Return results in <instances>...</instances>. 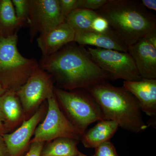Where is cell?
I'll return each mask as SVG.
<instances>
[{
	"label": "cell",
	"instance_id": "6da1fadb",
	"mask_svg": "<svg viewBox=\"0 0 156 156\" xmlns=\"http://www.w3.org/2000/svg\"><path fill=\"white\" fill-rule=\"evenodd\" d=\"M52 76L56 86L66 91L87 89L107 82L110 76L92 59L86 48L73 42L39 63Z\"/></svg>",
	"mask_w": 156,
	"mask_h": 156
},
{
	"label": "cell",
	"instance_id": "7a4b0ae2",
	"mask_svg": "<svg viewBox=\"0 0 156 156\" xmlns=\"http://www.w3.org/2000/svg\"><path fill=\"white\" fill-rule=\"evenodd\" d=\"M96 11L111 30L128 47L156 29L155 15L138 0H108Z\"/></svg>",
	"mask_w": 156,
	"mask_h": 156
},
{
	"label": "cell",
	"instance_id": "3957f363",
	"mask_svg": "<svg viewBox=\"0 0 156 156\" xmlns=\"http://www.w3.org/2000/svg\"><path fill=\"white\" fill-rule=\"evenodd\" d=\"M100 107L104 119L116 122L126 131L137 133L147 129L139 102L124 87L107 82L87 89Z\"/></svg>",
	"mask_w": 156,
	"mask_h": 156
},
{
	"label": "cell",
	"instance_id": "277c9868",
	"mask_svg": "<svg viewBox=\"0 0 156 156\" xmlns=\"http://www.w3.org/2000/svg\"><path fill=\"white\" fill-rule=\"evenodd\" d=\"M17 34L0 37V84L6 91L17 92L39 67L35 58L23 56L17 49Z\"/></svg>",
	"mask_w": 156,
	"mask_h": 156
},
{
	"label": "cell",
	"instance_id": "5b68a950",
	"mask_svg": "<svg viewBox=\"0 0 156 156\" xmlns=\"http://www.w3.org/2000/svg\"><path fill=\"white\" fill-rule=\"evenodd\" d=\"M53 92L62 112L81 135L92 123L104 120L100 107L87 89L66 91L55 86Z\"/></svg>",
	"mask_w": 156,
	"mask_h": 156
},
{
	"label": "cell",
	"instance_id": "8992f818",
	"mask_svg": "<svg viewBox=\"0 0 156 156\" xmlns=\"http://www.w3.org/2000/svg\"><path fill=\"white\" fill-rule=\"evenodd\" d=\"M86 50L95 63L109 75L110 80L135 81L142 79L128 53L88 46Z\"/></svg>",
	"mask_w": 156,
	"mask_h": 156
},
{
	"label": "cell",
	"instance_id": "52a82bcc",
	"mask_svg": "<svg viewBox=\"0 0 156 156\" xmlns=\"http://www.w3.org/2000/svg\"><path fill=\"white\" fill-rule=\"evenodd\" d=\"M47 102L48 110L44 119L37 126L30 144L35 142H49L61 137L80 140L82 135L62 112L54 94L48 98Z\"/></svg>",
	"mask_w": 156,
	"mask_h": 156
},
{
	"label": "cell",
	"instance_id": "ba28073f",
	"mask_svg": "<svg viewBox=\"0 0 156 156\" xmlns=\"http://www.w3.org/2000/svg\"><path fill=\"white\" fill-rule=\"evenodd\" d=\"M54 83L52 76L39 66L20 88L17 93L23 108L25 120L54 95Z\"/></svg>",
	"mask_w": 156,
	"mask_h": 156
},
{
	"label": "cell",
	"instance_id": "9c48e42d",
	"mask_svg": "<svg viewBox=\"0 0 156 156\" xmlns=\"http://www.w3.org/2000/svg\"><path fill=\"white\" fill-rule=\"evenodd\" d=\"M58 0H29L28 25L30 42L41 34L64 22Z\"/></svg>",
	"mask_w": 156,
	"mask_h": 156
},
{
	"label": "cell",
	"instance_id": "30bf717a",
	"mask_svg": "<svg viewBox=\"0 0 156 156\" xmlns=\"http://www.w3.org/2000/svg\"><path fill=\"white\" fill-rule=\"evenodd\" d=\"M48 108V102L45 101L31 117L24 120L16 130L3 135L9 156H23L28 151L32 137L39 123L46 115Z\"/></svg>",
	"mask_w": 156,
	"mask_h": 156
},
{
	"label": "cell",
	"instance_id": "8fae6325",
	"mask_svg": "<svg viewBox=\"0 0 156 156\" xmlns=\"http://www.w3.org/2000/svg\"><path fill=\"white\" fill-rule=\"evenodd\" d=\"M128 53L134 60L142 78L156 79V44L148 36L128 47Z\"/></svg>",
	"mask_w": 156,
	"mask_h": 156
},
{
	"label": "cell",
	"instance_id": "7c38bea8",
	"mask_svg": "<svg viewBox=\"0 0 156 156\" xmlns=\"http://www.w3.org/2000/svg\"><path fill=\"white\" fill-rule=\"evenodd\" d=\"M75 37V32L65 22L40 35L37 40L42 58L51 56L65 45L74 41Z\"/></svg>",
	"mask_w": 156,
	"mask_h": 156
},
{
	"label": "cell",
	"instance_id": "4fadbf2b",
	"mask_svg": "<svg viewBox=\"0 0 156 156\" xmlns=\"http://www.w3.org/2000/svg\"><path fill=\"white\" fill-rule=\"evenodd\" d=\"M123 87L136 98L142 112L156 120V79L124 81Z\"/></svg>",
	"mask_w": 156,
	"mask_h": 156
},
{
	"label": "cell",
	"instance_id": "5bb4252c",
	"mask_svg": "<svg viewBox=\"0 0 156 156\" xmlns=\"http://www.w3.org/2000/svg\"><path fill=\"white\" fill-rule=\"evenodd\" d=\"M83 47H91L128 53V47L110 29L104 32L92 30L75 33L74 41Z\"/></svg>",
	"mask_w": 156,
	"mask_h": 156
},
{
	"label": "cell",
	"instance_id": "9a60e30c",
	"mask_svg": "<svg viewBox=\"0 0 156 156\" xmlns=\"http://www.w3.org/2000/svg\"><path fill=\"white\" fill-rule=\"evenodd\" d=\"M0 110L9 133L20 126L25 120L23 108L17 92L6 91L0 95Z\"/></svg>",
	"mask_w": 156,
	"mask_h": 156
},
{
	"label": "cell",
	"instance_id": "2e32d148",
	"mask_svg": "<svg viewBox=\"0 0 156 156\" xmlns=\"http://www.w3.org/2000/svg\"><path fill=\"white\" fill-rule=\"evenodd\" d=\"M119 126L114 121L102 120L81 136V142L85 147L95 148L109 141L114 136Z\"/></svg>",
	"mask_w": 156,
	"mask_h": 156
},
{
	"label": "cell",
	"instance_id": "e0dca14e",
	"mask_svg": "<svg viewBox=\"0 0 156 156\" xmlns=\"http://www.w3.org/2000/svg\"><path fill=\"white\" fill-rule=\"evenodd\" d=\"M79 141L61 137L45 142L40 156H75L80 152L77 147Z\"/></svg>",
	"mask_w": 156,
	"mask_h": 156
},
{
	"label": "cell",
	"instance_id": "ac0fdd59",
	"mask_svg": "<svg viewBox=\"0 0 156 156\" xmlns=\"http://www.w3.org/2000/svg\"><path fill=\"white\" fill-rule=\"evenodd\" d=\"M20 27L11 0H0V37L17 34Z\"/></svg>",
	"mask_w": 156,
	"mask_h": 156
},
{
	"label": "cell",
	"instance_id": "d6986e66",
	"mask_svg": "<svg viewBox=\"0 0 156 156\" xmlns=\"http://www.w3.org/2000/svg\"><path fill=\"white\" fill-rule=\"evenodd\" d=\"M99 15L96 11L83 9H76L67 16L65 22L71 27L75 32L92 30V23Z\"/></svg>",
	"mask_w": 156,
	"mask_h": 156
},
{
	"label": "cell",
	"instance_id": "ffe728a7",
	"mask_svg": "<svg viewBox=\"0 0 156 156\" xmlns=\"http://www.w3.org/2000/svg\"><path fill=\"white\" fill-rule=\"evenodd\" d=\"M20 27L28 24L29 0H11Z\"/></svg>",
	"mask_w": 156,
	"mask_h": 156
},
{
	"label": "cell",
	"instance_id": "44dd1931",
	"mask_svg": "<svg viewBox=\"0 0 156 156\" xmlns=\"http://www.w3.org/2000/svg\"><path fill=\"white\" fill-rule=\"evenodd\" d=\"M96 156H119L114 145L110 140L95 148Z\"/></svg>",
	"mask_w": 156,
	"mask_h": 156
},
{
	"label": "cell",
	"instance_id": "7402d4cb",
	"mask_svg": "<svg viewBox=\"0 0 156 156\" xmlns=\"http://www.w3.org/2000/svg\"><path fill=\"white\" fill-rule=\"evenodd\" d=\"M108 0H78L77 9L96 11L103 7Z\"/></svg>",
	"mask_w": 156,
	"mask_h": 156
},
{
	"label": "cell",
	"instance_id": "603a6c76",
	"mask_svg": "<svg viewBox=\"0 0 156 156\" xmlns=\"http://www.w3.org/2000/svg\"><path fill=\"white\" fill-rule=\"evenodd\" d=\"M78 0H58L62 18H66L73 11L78 8Z\"/></svg>",
	"mask_w": 156,
	"mask_h": 156
},
{
	"label": "cell",
	"instance_id": "cb8c5ba5",
	"mask_svg": "<svg viewBox=\"0 0 156 156\" xmlns=\"http://www.w3.org/2000/svg\"><path fill=\"white\" fill-rule=\"evenodd\" d=\"M91 28L92 30L98 32H104L110 29L106 20L99 16L92 23Z\"/></svg>",
	"mask_w": 156,
	"mask_h": 156
},
{
	"label": "cell",
	"instance_id": "d4e9b609",
	"mask_svg": "<svg viewBox=\"0 0 156 156\" xmlns=\"http://www.w3.org/2000/svg\"><path fill=\"white\" fill-rule=\"evenodd\" d=\"M44 142H35L31 143L27 153L23 156H40L44 145Z\"/></svg>",
	"mask_w": 156,
	"mask_h": 156
},
{
	"label": "cell",
	"instance_id": "484cf974",
	"mask_svg": "<svg viewBox=\"0 0 156 156\" xmlns=\"http://www.w3.org/2000/svg\"><path fill=\"white\" fill-rule=\"evenodd\" d=\"M8 148L3 135L0 134V156H9Z\"/></svg>",
	"mask_w": 156,
	"mask_h": 156
},
{
	"label": "cell",
	"instance_id": "4316f807",
	"mask_svg": "<svg viewBox=\"0 0 156 156\" xmlns=\"http://www.w3.org/2000/svg\"><path fill=\"white\" fill-rule=\"evenodd\" d=\"M140 2L146 9L154 11H156V0H141Z\"/></svg>",
	"mask_w": 156,
	"mask_h": 156
},
{
	"label": "cell",
	"instance_id": "83f0119b",
	"mask_svg": "<svg viewBox=\"0 0 156 156\" xmlns=\"http://www.w3.org/2000/svg\"><path fill=\"white\" fill-rule=\"evenodd\" d=\"M7 133H9V132L5 126L4 117L0 110V134L3 135Z\"/></svg>",
	"mask_w": 156,
	"mask_h": 156
},
{
	"label": "cell",
	"instance_id": "f1b7e54d",
	"mask_svg": "<svg viewBox=\"0 0 156 156\" xmlns=\"http://www.w3.org/2000/svg\"><path fill=\"white\" fill-rule=\"evenodd\" d=\"M5 91L6 90H5V89H3L2 87V85L0 84V95H2L3 93L5 92Z\"/></svg>",
	"mask_w": 156,
	"mask_h": 156
},
{
	"label": "cell",
	"instance_id": "f546056e",
	"mask_svg": "<svg viewBox=\"0 0 156 156\" xmlns=\"http://www.w3.org/2000/svg\"><path fill=\"white\" fill-rule=\"evenodd\" d=\"M75 156H87V155L84 154L82 153H81V152H79V153L77 154ZM91 156H96L95 155V154Z\"/></svg>",
	"mask_w": 156,
	"mask_h": 156
}]
</instances>
